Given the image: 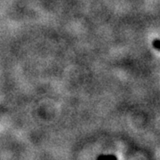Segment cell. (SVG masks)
<instances>
[{
    "instance_id": "obj_1",
    "label": "cell",
    "mask_w": 160,
    "mask_h": 160,
    "mask_svg": "<svg viewBox=\"0 0 160 160\" xmlns=\"http://www.w3.org/2000/svg\"><path fill=\"white\" fill-rule=\"evenodd\" d=\"M153 46L156 49H158V50L160 51V39H155L153 41Z\"/></svg>"
}]
</instances>
